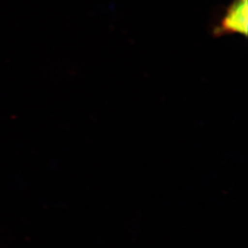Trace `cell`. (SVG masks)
Instances as JSON below:
<instances>
[{
    "instance_id": "1",
    "label": "cell",
    "mask_w": 248,
    "mask_h": 248,
    "mask_svg": "<svg viewBox=\"0 0 248 248\" xmlns=\"http://www.w3.org/2000/svg\"><path fill=\"white\" fill-rule=\"evenodd\" d=\"M216 31L221 33H248V0H233Z\"/></svg>"
}]
</instances>
